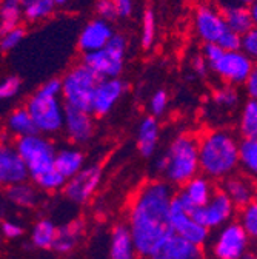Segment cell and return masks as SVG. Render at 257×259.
<instances>
[{"instance_id": "6da1fadb", "label": "cell", "mask_w": 257, "mask_h": 259, "mask_svg": "<svg viewBox=\"0 0 257 259\" xmlns=\"http://www.w3.org/2000/svg\"><path fill=\"white\" fill-rule=\"evenodd\" d=\"M174 196L173 185L167 181L145 182L134 193L128 208L126 224L140 257H149L160 244L174 233L171 225Z\"/></svg>"}, {"instance_id": "7a4b0ae2", "label": "cell", "mask_w": 257, "mask_h": 259, "mask_svg": "<svg viewBox=\"0 0 257 259\" xmlns=\"http://www.w3.org/2000/svg\"><path fill=\"white\" fill-rule=\"evenodd\" d=\"M199 157L203 176L225 181L240 168V141L230 130H210L199 139Z\"/></svg>"}, {"instance_id": "3957f363", "label": "cell", "mask_w": 257, "mask_h": 259, "mask_svg": "<svg viewBox=\"0 0 257 259\" xmlns=\"http://www.w3.org/2000/svg\"><path fill=\"white\" fill-rule=\"evenodd\" d=\"M154 168L168 184L185 185L200 173L199 139L189 133L176 136L165 153L156 160Z\"/></svg>"}, {"instance_id": "277c9868", "label": "cell", "mask_w": 257, "mask_h": 259, "mask_svg": "<svg viewBox=\"0 0 257 259\" xmlns=\"http://www.w3.org/2000/svg\"><path fill=\"white\" fill-rule=\"evenodd\" d=\"M25 107L33 117L40 135L54 136L63 130L67 104L63 102L62 96L49 94L39 87L33 96H29Z\"/></svg>"}, {"instance_id": "5b68a950", "label": "cell", "mask_w": 257, "mask_h": 259, "mask_svg": "<svg viewBox=\"0 0 257 259\" xmlns=\"http://www.w3.org/2000/svg\"><path fill=\"white\" fill-rule=\"evenodd\" d=\"M100 77L88 65L77 63L71 67L62 77V99L67 107L91 111L94 91L97 88Z\"/></svg>"}, {"instance_id": "8992f818", "label": "cell", "mask_w": 257, "mask_h": 259, "mask_svg": "<svg viewBox=\"0 0 257 259\" xmlns=\"http://www.w3.org/2000/svg\"><path fill=\"white\" fill-rule=\"evenodd\" d=\"M14 147L25 160V164L29 170L31 179H36L40 175L56 168V154L57 150L51 142L49 136L36 133L31 136H25L14 141Z\"/></svg>"}, {"instance_id": "52a82bcc", "label": "cell", "mask_w": 257, "mask_h": 259, "mask_svg": "<svg viewBox=\"0 0 257 259\" xmlns=\"http://www.w3.org/2000/svg\"><path fill=\"white\" fill-rule=\"evenodd\" d=\"M126 51H128L126 37L116 32L111 42L104 50L85 54L83 63L88 65L100 79H116L120 77V74L123 73Z\"/></svg>"}, {"instance_id": "ba28073f", "label": "cell", "mask_w": 257, "mask_h": 259, "mask_svg": "<svg viewBox=\"0 0 257 259\" xmlns=\"http://www.w3.org/2000/svg\"><path fill=\"white\" fill-rule=\"evenodd\" d=\"M251 238L239 221L220 227L214 235L211 253L217 259H240L249 250Z\"/></svg>"}, {"instance_id": "9c48e42d", "label": "cell", "mask_w": 257, "mask_h": 259, "mask_svg": "<svg viewBox=\"0 0 257 259\" xmlns=\"http://www.w3.org/2000/svg\"><path fill=\"white\" fill-rule=\"evenodd\" d=\"M254 62L242 51H223V54L210 65V70L214 71V74L222 79L227 85H245L248 80Z\"/></svg>"}, {"instance_id": "30bf717a", "label": "cell", "mask_w": 257, "mask_h": 259, "mask_svg": "<svg viewBox=\"0 0 257 259\" xmlns=\"http://www.w3.org/2000/svg\"><path fill=\"white\" fill-rule=\"evenodd\" d=\"M171 225L176 235L199 247H203L210 239V230L194 219L192 211L186 208V205L177 196V193L171 204Z\"/></svg>"}, {"instance_id": "8fae6325", "label": "cell", "mask_w": 257, "mask_h": 259, "mask_svg": "<svg viewBox=\"0 0 257 259\" xmlns=\"http://www.w3.org/2000/svg\"><path fill=\"white\" fill-rule=\"evenodd\" d=\"M237 207L225 194V191L217 190L208 204L192 211V216L208 230H219L220 227L231 222L236 216Z\"/></svg>"}, {"instance_id": "7c38bea8", "label": "cell", "mask_w": 257, "mask_h": 259, "mask_svg": "<svg viewBox=\"0 0 257 259\" xmlns=\"http://www.w3.org/2000/svg\"><path fill=\"white\" fill-rule=\"evenodd\" d=\"M102 176L104 171L100 165H85V168L80 173L67 181V185L63 188L65 198L77 205L88 202L94 196V193L97 191L102 182Z\"/></svg>"}, {"instance_id": "4fadbf2b", "label": "cell", "mask_w": 257, "mask_h": 259, "mask_svg": "<svg viewBox=\"0 0 257 259\" xmlns=\"http://www.w3.org/2000/svg\"><path fill=\"white\" fill-rule=\"evenodd\" d=\"M194 29L203 44H217L230 31L220 10L216 5L203 4L196 10Z\"/></svg>"}, {"instance_id": "5bb4252c", "label": "cell", "mask_w": 257, "mask_h": 259, "mask_svg": "<svg viewBox=\"0 0 257 259\" xmlns=\"http://www.w3.org/2000/svg\"><path fill=\"white\" fill-rule=\"evenodd\" d=\"M114 34L116 32L111 26V22L104 20L100 17H95L89 20L80 31L79 39H77V47L83 56L91 54L99 50H104L111 42Z\"/></svg>"}, {"instance_id": "9a60e30c", "label": "cell", "mask_w": 257, "mask_h": 259, "mask_svg": "<svg viewBox=\"0 0 257 259\" xmlns=\"http://www.w3.org/2000/svg\"><path fill=\"white\" fill-rule=\"evenodd\" d=\"M126 93V83L120 79H100L94 91L91 113L97 117L110 114Z\"/></svg>"}, {"instance_id": "2e32d148", "label": "cell", "mask_w": 257, "mask_h": 259, "mask_svg": "<svg viewBox=\"0 0 257 259\" xmlns=\"http://www.w3.org/2000/svg\"><path fill=\"white\" fill-rule=\"evenodd\" d=\"M31 179L25 160L14 145L2 144L0 148V182L5 187L17 185Z\"/></svg>"}, {"instance_id": "e0dca14e", "label": "cell", "mask_w": 257, "mask_h": 259, "mask_svg": "<svg viewBox=\"0 0 257 259\" xmlns=\"http://www.w3.org/2000/svg\"><path fill=\"white\" fill-rule=\"evenodd\" d=\"M91 111H85L74 107H67L65 111V125L63 132L67 133V138L74 145H85L94 136V119Z\"/></svg>"}, {"instance_id": "ac0fdd59", "label": "cell", "mask_w": 257, "mask_h": 259, "mask_svg": "<svg viewBox=\"0 0 257 259\" xmlns=\"http://www.w3.org/2000/svg\"><path fill=\"white\" fill-rule=\"evenodd\" d=\"M146 259H205V251L203 247H199L173 233Z\"/></svg>"}, {"instance_id": "d6986e66", "label": "cell", "mask_w": 257, "mask_h": 259, "mask_svg": "<svg viewBox=\"0 0 257 259\" xmlns=\"http://www.w3.org/2000/svg\"><path fill=\"white\" fill-rule=\"evenodd\" d=\"M216 191L217 188L214 187L213 179L203 175H197L196 178L188 181L185 185H182L177 196L180 198V201L186 205L189 211H194L196 208L208 204Z\"/></svg>"}, {"instance_id": "ffe728a7", "label": "cell", "mask_w": 257, "mask_h": 259, "mask_svg": "<svg viewBox=\"0 0 257 259\" xmlns=\"http://www.w3.org/2000/svg\"><path fill=\"white\" fill-rule=\"evenodd\" d=\"M222 191L233 201L240 210L257 199V181L245 173H234L233 176L222 181Z\"/></svg>"}, {"instance_id": "44dd1931", "label": "cell", "mask_w": 257, "mask_h": 259, "mask_svg": "<svg viewBox=\"0 0 257 259\" xmlns=\"http://www.w3.org/2000/svg\"><path fill=\"white\" fill-rule=\"evenodd\" d=\"M133 235L128 224H116L110 238V259H139Z\"/></svg>"}, {"instance_id": "7402d4cb", "label": "cell", "mask_w": 257, "mask_h": 259, "mask_svg": "<svg viewBox=\"0 0 257 259\" xmlns=\"http://www.w3.org/2000/svg\"><path fill=\"white\" fill-rule=\"evenodd\" d=\"M83 232H85V222L80 219L59 225L56 241L51 250H54L56 253H62V254L73 251L77 247L79 241L82 239Z\"/></svg>"}, {"instance_id": "603a6c76", "label": "cell", "mask_w": 257, "mask_h": 259, "mask_svg": "<svg viewBox=\"0 0 257 259\" xmlns=\"http://www.w3.org/2000/svg\"><path fill=\"white\" fill-rule=\"evenodd\" d=\"M160 139V123L154 116H146L140 120L137 128V150L140 156H154Z\"/></svg>"}, {"instance_id": "cb8c5ba5", "label": "cell", "mask_w": 257, "mask_h": 259, "mask_svg": "<svg viewBox=\"0 0 257 259\" xmlns=\"http://www.w3.org/2000/svg\"><path fill=\"white\" fill-rule=\"evenodd\" d=\"M5 130L7 133L16 139L25 138V136H31V135H36L39 133L36 123L31 117L29 111L26 110V107H19L14 108L5 119Z\"/></svg>"}, {"instance_id": "d4e9b609", "label": "cell", "mask_w": 257, "mask_h": 259, "mask_svg": "<svg viewBox=\"0 0 257 259\" xmlns=\"http://www.w3.org/2000/svg\"><path fill=\"white\" fill-rule=\"evenodd\" d=\"M54 167L67 179H71L85 168V154L76 147L60 148L56 154Z\"/></svg>"}, {"instance_id": "484cf974", "label": "cell", "mask_w": 257, "mask_h": 259, "mask_svg": "<svg viewBox=\"0 0 257 259\" xmlns=\"http://www.w3.org/2000/svg\"><path fill=\"white\" fill-rule=\"evenodd\" d=\"M225 22H227L228 28L237 34L243 36L249 29H252L254 19L251 14V7H243V5H230V7H223L219 8Z\"/></svg>"}, {"instance_id": "4316f807", "label": "cell", "mask_w": 257, "mask_h": 259, "mask_svg": "<svg viewBox=\"0 0 257 259\" xmlns=\"http://www.w3.org/2000/svg\"><path fill=\"white\" fill-rule=\"evenodd\" d=\"M39 187L36 184L22 182L7 187V199L17 208H34L40 201Z\"/></svg>"}, {"instance_id": "83f0119b", "label": "cell", "mask_w": 257, "mask_h": 259, "mask_svg": "<svg viewBox=\"0 0 257 259\" xmlns=\"http://www.w3.org/2000/svg\"><path fill=\"white\" fill-rule=\"evenodd\" d=\"M56 235H57V227L54 225V222L48 218H42L33 225V229H31L29 241L36 248L49 250L53 248Z\"/></svg>"}, {"instance_id": "f1b7e54d", "label": "cell", "mask_w": 257, "mask_h": 259, "mask_svg": "<svg viewBox=\"0 0 257 259\" xmlns=\"http://www.w3.org/2000/svg\"><path fill=\"white\" fill-rule=\"evenodd\" d=\"M237 130L242 139L257 138V101L248 99L240 111Z\"/></svg>"}, {"instance_id": "f546056e", "label": "cell", "mask_w": 257, "mask_h": 259, "mask_svg": "<svg viewBox=\"0 0 257 259\" xmlns=\"http://www.w3.org/2000/svg\"><path fill=\"white\" fill-rule=\"evenodd\" d=\"M240 170L257 181V138L240 141Z\"/></svg>"}, {"instance_id": "4dcf8cb0", "label": "cell", "mask_w": 257, "mask_h": 259, "mask_svg": "<svg viewBox=\"0 0 257 259\" xmlns=\"http://www.w3.org/2000/svg\"><path fill=\"white\" fill-rule=\"evenodd\" d=\"M23 16V7L20 0H4L0 8V23H2V32L20 26Z\"/></svg>"}, {"instance_id": "1f68e13d", "label": "cell", "mask_w": 257, "mask_h": 259, "mask_svg": "<svg viewBox=\"0 0 257 259\" xmlns=\"http://www.w3.org/2000/svg\"><path fill=\"white\" fill-rule=\"evenodd\" d=\"M67 178L63 176L59 170L53 168L43 175H40L39 178H36L33 182L39 187V190L42 191H48V193H54L59 190H63L67 185Z\"/></svg>"}, {"instance_id": "d6a6232c", "label": "cell", "mask_w": 257, "mask_h": 259, "mask_svg": "<svg viewBox=\"0 0 257 259\" xmlns=\"http://www.w3.org/2000/svg\"><path fill=\"white\" fill-rule=\"evenodd\" d=\"M213 101L217 107L230 110L234 108L239 102V93L236 90V87L233 85H227L225 83L223 87L217 88L213 94Z\"/></svg>"}, {"instance_id": "836d02e7", "label": "cell", "mask_w": 257, "mask_h": 259, "mask_svg": "<svg viewBox=\"0 0 257 259\" xmlns=\"http://www.w3.org/2000/svg\"><path fill=\"white\" fill-rule=\"evenodd\" d=\"M156 40V16L152 10H146L142 16L140 26V45L143 50H149Z\"/></svg>"}, {"instance_id": "e575fe53", "label": "cell", "mask_w": 257, "mask_h": 259, "mask_svg": "<svg viewBox=\"0 0 257 259\" xmlns=\"http://www.w3.org/2000/svg\"><path fill=\"white\" fill-rule=\"evenodd\" d=\"M239 222L245 229V232L249 235V238L257 241V199L249 205L240 208Z\"/></svg>"}, {"instance_id": "d590c367", "label": "cell", "mask_w": 257, "mask_h": 259, "mask_svg": "<svg viewBox=\"0 0 257 259\" xmlns=\"http://www.w3.org/2000/svg\"><path fill=\"white\" fill-rule=\"evenodd\" d=\"M25 34H26V31H25V28L22 25L2 32V39H0V47H2V51L14 50L25 39Z\"/></svg>"}, {"instance_id": "8d00e7d4", "label": "cell", "mask_w": 257, "mask_h": 259, "mask_svg": "<svg viewBox=\"0 0 257 259\" xmlns=\"http://www.w3.org/2000/svg\"><path fill=\"white\" fill-rule=\"evenodd\" d=\"M168 93L165 90H157L149 99V111H151V116L154 117H159L162 116L167 108H168Z\"/></svg>"}, {"instance_id": "74e56055", "label": "cell", "mask_w": 257, "mask_h": 259, "mask_svg": "<svg viewBox=\"0 0 257 259\" xmlns=\"http://www.w3.org/2000/svg\"><path fill=\"white\" fill-rule=\"evenodd\" d=\"M22 88V80L19 76H7L2 83H0V97H2L4 101H8V99H13L19 94Z\"/></svg>"}, {"instance_id": "f35d334b", "label": "cell", "mask_w": 257, "mask_h": 259, "mask_svg": "<svg viewBox=\"0 0 257 259\" xmlns=\"http://www.w3.org/2000/svg\"><path fill=\"white\" fill-rule=\"evenodd\" d=\"M242 51L254 63H257V26H254L246 34L242 36Z\"/></svg>"}, {"instance_id": "ab89813d", "label": "cell", "mask_w": 257, "mask_h": 259, "mask_svg": "<svg viewBox=\"0 0 257 259\" xmlns=\"http://www.w3.org/2000/svg\"><path fill=\"white\" fill-rule=\"evenodd\" d=\"M95 13H97V17L108 20V22L119 19L114 0H97V2H95Z\"/></svg>"}, {"instance_id": "60d3db41", "label": "cell", "mask_w": 257, "mask_h": 259, "mask_svg": "<svg viewBox=\"0 0 257 259\" xmlns=\"http://www.w3.org/2000/svg\"><path fill=\"white\" fill-rule=\"evenodd\" d=\"M25 233L23 227L17 222V221H13V219H5L2 222V235L5 239H19L22 238V235Z\"/></svg>"}, {"instance_id": "b9f144b4", "label": "cell", "mask_w": 257, "mask_h": 259, "mask_svg": "<svg viewBox=\"0 0 257 259\" xmlns=\"http://www.w3.org/2000/svg\"><path fill=\"white\" fill-rule=\"evenodd\" d=\"M219 47H222L225 51H237L242 50V36L234 31H228L225 37L219 42Z\"/></svg>"}, {"instance_id": "7bdbcfd3", "label": "cell", "mask_w": 257, "mask_h": 259, "mask_svg": "<svg viewBox=\"0 0 257 259\" xmlns=\"http://www.w3.org/2000/svg\"><path fill=\"white\" fill-rule=\"evenodd\" d=\"M119 19H128L134 13V0H114Z\"/></svg>"}, {"instance_id": "ee69618b", "label": "cell", "mask_w": 257, "mask_h": 259, "mask_svg": "<svg viewBox=\"0 0 257 259\" xmlns=\"http://www.w3.org/2000/svg\"><path fill=\"white\" fill-rule=\"evenodd\" d=\"M245 91L248 94L249 99H255L257 101V63L254 65V68L248 77V80L245 82Z\"/></svg>"}, {"instance_id": "f6af8a7d", "label": "cell", "mask_w": 257, "mask_h": 259, "mask_svg": "<svg viewBox=\"0 0 257 259\" xmlns=\"http://www.w3.org/2000/svg\"><path fill=\"white\" fill-rule=\"evenodd\" d=\"M208 68H210V65H208V62L205 60V57L202 54L192 59V70H194V73L197 76H205Z\"/></svg>"}, {"instance_id": "bcb514c9", "label": "cell", "mask_w": 257, "mask_h": 259, "mask_svg": "<svg viewBox=\"0 0 257 259\" xmlns=\"http://www.w3.org/2000/svg\"><path fill=\"white\" fill-rule=\"evenodd\" d=\"M217 8L230 7V5H243V7H251L255 0H214Z\"/></svg>"}, {"instance_id": "7dc6e473", "label": "cell", "mask_w": 257, "mask_h": 259, "mask_svg": "<svg viewBox=\"0 0 257 259\" xmlns=\"http://www.w3.org/2000/svg\"><path fill=\"white\" fill-rule=\"evenodd\" d=\"M251 14H252V19H254V25L257 26V2H254L251 5Z\"/></svg>"}, {"instance_id": "c3c4849f", "label": "cell", "mask_w": 257, "mask_h": 259, "mask_svg": "<svg viewBox=\"0 0 257 259\" xmlns=\"http://www.w3.org/2000/svg\"><path fill=\"white\" fill-rule=\"evenodd\" d=\"M240 259H257V251L254 253V251H249V250H248Z\"/></svg>"}, {"instance_id": "681fc988", "label": "cell", "mask_w": 257, "mask_h": 259, "mask_svg": "<svg viewBox=\"0 0 257 259\" xmlns=\"http://www.w3.org/2000/svg\"><path fill=\"white\" fill-rule=\"evenodd\" d=\"M54 2H56L57 7H63V5H67L70 0H54Z\"/></svg>"}, {"instance_id": "f907efd6", "label": "cell", "mask_w": 257, "mask_h": 259, "mask_svg": "<svg viewBox=\"0 0 257 259\" xmlns=\"http://www.w3.org/2000/svg\"><path fill=\"white\" fill-rule=\"evenodd\" d=\"M20 2H22V7H25V5H28L31 2H34V0H20Z\"/></svg>"}, {"instance_id": "816d5d0a", "label": "cell", "mask_w": 257, "mask_h": 259, "mask_svg": "<svg viewBox=\"0 0 257 259\" xmlns=\"http://www.w3.org/2000/svg\"><path fill=\"white\" fill-rule=\"evenodd\" d=\"M213 259H217V257H213Z\"/></svg>"}, {"instance_id": "f5cc1de1", "label": "cell", "mask_w": 257, "mask_h": 259, "mask_svg": "<svg viewBox=\"0 0 257 259\" xmlns=\"http://www.w3.org/2000/svg\"><path fill=\"white\" fill-rule=\"evenodd\" d=\"M255 2H257V0H255Z\"/></svg>"}]
</instances>
